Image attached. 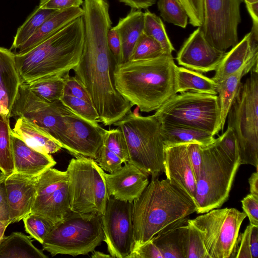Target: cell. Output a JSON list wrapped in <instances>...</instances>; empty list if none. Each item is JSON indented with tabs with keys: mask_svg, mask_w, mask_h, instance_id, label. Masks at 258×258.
<instances>
[{
	"mask_svg": "<svg viewBox=\"0 0 258 258\" xmlns=\"http://www.w3.org/2000/svg\"><path fill=\"white\" fill-rule=\"evenodd\" d=\"M127 258H163L162 253L152 239L137 248Z\"/></svg>",
	"mask_w": 258,
	"mask_h": 258,
	"instance_id": "obj_48",
	"label": "cell"
},
{
	"mask_svg": "<svg viewBox=\"0 0 258 258\" xmlns=\"http://www.w3.org/2000/svg\"><path fill=\"white\" fill-rule=\"evenodd\" d=\"M144 27V13L132 9L124 18H120L113 27L121 40L123 62L129 60Z\"/></svg>",
	"mask_w": 258,
	"mask_h": 258,
	"instance_id": "obj_25",
	"label": "cell"
},
{
	"mask_svg": "<svg viewBox=\"0 0 258 258\" xmlns=\"http://www.w3.org/2000/svg\"><path fill=\"white\" fill-rule=\"evenodd\" d=\"M246 215L235 208L213 209L187 221L200 233L210 258L233 257Z\"/></svg>",
	"mask_w": 258,
	"mask_h": 258,
	"instance_id": "obj_11",
	"label": "cell"
},
{
	"mask_svg": "<svg viewBox=\"0 0 258 258\" xmlns=\"http://www.w3.org/2000/svg\"><path fill=\"white\" fill-rule=\"evenodd\" d=\"M163 54L165 53L161 45L143 32L134 48L129 60L150 59Z\"/></svg>",
	"mask_w": 258,
	"mask_h": 258,
	"instance_id": "obj_37",
	"label": "cell"
},
{
	"mask_svg": "<svg viewBox=\"0 0 258 258\" xmlns=\"http://www.w3.org/2000/svg\"><path fill=\"white\" fill-rule=\"evenodd\" d=\"M0 113H5L9 114L5 110H4L1 106H0Z\"/></svg>",
	"mask_w": 258,
	"mask_h": 258,
	"instance_id": "obj_60",
	"label": "cell"
},
{
	"mask_svg": "<svg viewBox=\"0 0 258 258\" xmlns=\"http://www.w3.org/2000/svg\"><path fill=\"white\" fill-rule=\"evenodd\" d=\"M155 115L160 122L197 128L214 136L222 132L217 95L193 91L176 94L156 110Z\"/></svg>",
	"mask_w": 258,
	"mask_h": 258,
	"instance_id": "obj_9",
	"label": "cell"
},
{
	"mask_svg": "<svg viewBox=\"0 0 258 258\" xmlns=\"http://www.w3.org/2000/svg\"><path fill=\"white\" fill-rule=\"evenodd\" d=\"M133 203L132 251L157 235L185 224L187 217L197 211L193 201L167 178H152Z\"/></svg>",
	"mask_w": 258,
	"mask_h": 258,
	"instance_id": "obj_2",
	"label": "cell"
},
{
	"mask_svg": "<svg viewBox=\"0 0 258 258\" xmlns=\"http://www.w3.org/2000/svg\"><path fill=\"white\" fill-rule=\"evenodd\" d=\"M186 228V223L162 232L151 239L163 258H185Z\"/></svg>",
	"mask_w": 258,
	"mask_h": 258,
	"instance_id": "obj_30",
	"label": "cell"
},
{
	"mask_svg": "<svg viewBox=\"0 0 258 258\" xmlns=\"http://www.w3.org/2000/svg\"><path fill=\"white\" fill-rule=\"evenodd\" d=\"M70 212L67 171L52 167L47 169L38 176L36 194L31 213L55 224L62 220Z\"/></svg>",
	"mask_w": 258,
	"mask_h": 258,
	"instance_id": "obj_14",
	"label": "cell"
},
{
	"mask_svg": "<svg viewBox=\"0 0 258 258\" xmlns=\"http://www.w3.org/2000/svg\"><path fill=\"white\" fill-rule=\"evenodd\" d=\"M7 176L0 170V183L4 181Z\"/></svg>",
	"mask_w": 258,
	"mask_h": 258,
	"instance_id": "obj_58",
	"label": "cell"
},
{
	"mask_svg": "<svg viewBox=\"0 0 258 258\" xmlns=\"http://www.w3.org/2000/svg\"><path fill=\"white\" fill-rule=\"evenodd\" d=\"M245 3H253L255 2H258V0H242Z\"/></svg>",
	"mask_w": 258,
	"mask_h": 258,
	"instance_id": "obj_59",
	"label": "cell"
},
{
	"mask_svg": "<svg viewBox=\"0 0 258 258\" xmlns=\"http://www.w3.org/2000/svg\"><path fill=\"white\" fill-rule=\"evenodd\" d=\"M64 76H51L26 83L37 96L49 102L60 100L63 95Z\"/></svg>",
	"mask_w": 258,
	"mask_h": 258,
	"instance_id": "obj_33",
	"label": "cell"
},
{
	"mask_svg": "<svg viewBox=\"0 0 258 258\" xmlns=\"http://www.w3.org/2000/svg\"><path fill=\"white\" fill-rule=\"evenodd\" d=\"M12 145L16 172L38 176L47 169L53 167L56 163L50 154L32 149L13 135Z\"/></svg>",
	"mask_w": 258,
	"mask_h": 258,
	"instance_id": "obj_21",
	"label": "cell"
},
{
	"mask_svg": "<svg viewBox=\"0 0 258 258\" xmlns=\"http://www.w3.org/2000/svg\"><path fill=\"white\" fill-rule=\"evenodd\" d=\"M203 161L196 180L195 204L198 214H204L222 207L230 191L240 165L234 162L214 142L202 146Z\"/></svg>",
	"mask_w": 258,
	"mask_h": 258,
	"instance_id": "obj_6",
	"label": "cell"
},
{
	"mask_svg": "<svg viewBox=\"0 0 258 258\" xmlns=\"http://www.w3.org/2000/svg\"><path fill=\"white\" fill-rule=\"evenodd\" d=\"M57 11L37 6L23 24L17 29L10 50H18L42 24Z\"/></svg>",
	"mask_w": 258,
	"mask_h": 258,
	"instance_id": "obj_31",
	"label": "cell"
},
{
	"mask_svg": "<svg viewBox=\"0 0 258 258\" xmlns=\"http://www.w3.org/2000/svg\"><path fill=\"white\" fill-rule=\"evenodd\" d=\"M184 253L185 258H210L200 233L187 220L184 235Z\"/></svg>",
	"mask_w": 258,
	"mask_h": 258,
	"instance_id": "obj_36",
	"label": "cell"
},
{
	"mask_svg": "<svg viewBox=\"0 0 258 258\" xmlns=\"http://www.w3.org/2000/svg\"><path fill=\"white\" fill-rule=\"evenodd\" d=\"M22 84L15 61V54L0 47V106L10 115Z\"/></svg>",
	"mask_w": 258,
	"mask_h": 258,
	"instance_id": "obj_22",
	"label": "cell"
},
{
	"mask_svg": "<svg viewBox=\"0 0 258 258\" xmlns=\"http://www.w3.org/2000/svg\"><path fill=\"white\" fill-rule=\"evenodd\" d=\"M188 15L189 23L200 27L204 22L203 0H178Z\"/></svg>",
	"mask_w": 258,
	"mask_h": 258,
	"instance_id": "obj_43",
	"label": "cell"
},
{
	"mask_svg": "<svg viewBox=\"0 0 258 258\" xmlns=\"http://www.w3.org/2000/svg\"><path fill=\"white\" fill-rule=\"evenodd\" d=\"M84 42L75 77L88 93L99 116V121L110 126L133 107L116 90L112 78V55L107 34L111 28L107 0H84Z\"/></svg>",
	"mask_w": 258,
	"mask_h": 258,
	"instance_id": "obj_1",
	"label": "cell"
},
{
	"mask_svg": "<svg viewBox=\"0 0 258 258\" xmlns=\"http://www.w3.org/2000/svg\"><path fill=\"white\" fill-rule=\"evenodd\" d=\"M108 47L112 55L114 64L123 62L122 44L119 36L113 27L110 28L107 34Z\"/></svg>",
	"mask_w": 258,
	"mask_h": 258,
	"instance_id": "obj_45",
	"label": "cell"
},
{
	"mask_svg": "<svg viewBox=\"0 0 258 258\" xmlns=\"http://www.w3.org/2000/svg\"><path fill=\"white\" fill-rule=\"evenodd\" d=\"M106 130L86 120L68 107L62 116L57 141L76 157L97 159Z\"/></svg>",
	"mask_w": 258,
	"mask_h": 258,
	"instance_id": "obj_13",
	"label": "cell"
},
{
	"mask_svg": "<svg viewBox=\"0 0 258 258\" xmlns=\"http://www.w3.org/2000/svg\"><path fill=\"white\" fill-rule=\"evenodd\" d=\"M83 2V0H41L38 6L42 9L60 11L80 7Z\"/></svg>",
	"mask_w": 258,
	"mask_h": 258,
	"instance_id": "obj_50",
	"label": "cell"
},
{
	"mask_svg": "<svg viewBox=\"0 0 258 258\" xmlns=\"http://www.w3.org/2000/svg\"><path fill=\"white\" fill-rule=\"evenodd\" d=\"M250 242L251 258H258V226L251 225Z\"/></svg>",
	"mask_w": 258,
	"mask_h": 258,
	"instance_id": "obj_53",
	"label": "cell"
},
{
	"mask_svg": "<svg viewBox=\"0 0 258 258\" xmlns=\"http://www.w3.org/2000/svg\"><path fill=\"white\" fill-rule=\"evenodd\" d=\"M148 176L135 165L125 163L118 170L105 173L108 194L117 200L133 202L148 185Z\"/></svg>",
	"mask_w": 258,
	"mask_h": 258,
	"instance_id": "obj_19",
	"label": "cell"
},
{
	"mask_svg": "<svg viewBox=\"0 0 258 258\" xmlns=\"http://www.w3.org/2000/svg\"><path fill=\"white\" fill-rule=\"evenodd\" d=\"M22 220L26 232L41 244L54 225L47 219L33 213Z\"/></svg>",
	"mask_w": 258,
	"mask_h": 258,
	"instance_id": "obj_38",
	"label": "cell"
},
{
	"mask_svg": "<svg viewBox=\"0 0 258 258\" xmlns=\"http://www.w3.org/2000/svg\"><path fill=\"white\" fill-rule=\"evenodd\" d=\"M0 221L11 222L4 181L0 183Z\"/></svg>",
	"mask_w": 258,
	"mask_h": 258,
	"instance_id": "obj_51",
	"label": "cell"
},
{
	"mask_svg": "<svg viewBox=\"0 0 258 258\" xmlns=\"http://www.w3.org/2000/svg\"><path fill=\"white\" fill-rule=\"evenodd\" d=\"M251 225L247 226L244 231L238 237L235 255L236 258H251L250 252V232Z\"/></svg>",
	"mask_w": 258,
	"mask_h": 258,
	"instance_id": "obj_49",
	"label": "cell"
},
{
	"mask_svg": "<svg viewBox=\"0 0 258 258\" xmlns=\"http://www.w3.org/2000/svg\"><path fill=\"white\" fill-rule=\"evenodd\" d=\"M12 134L29 147L41 153L53 154L62 148L50 135L24 117L17 118Z\"/></svg>",
	"mask_w": 258,
	"mask_h": 258,
	"instance_id": "obj_23",
	"label": "cell"
},
{
	"mask_svg": "<svg viewBox=\"0 0 258 258\" xmlns=\"http://www.w3.org/2000/svg\"><path fill=\"white\" fill-rule=\"evenodd\" d=\"M64 80L63 95L81 98L92 104L88 93L74 76L68 74L64 76Z\"/></svg>",
	"mask_w": 258,
	"mask_h": 258,
	"instance_id": "obj_44",
	"label": "cell"
},
{
	"mask_svg": "<svg viewBox=\"0 0 258 258\" xmlns=\"http://www.w3.org/2000/svg\"><path fill=\"white\" fill-rule=\"evenodd\" d=\"M103 145L118 156L123 163L129 161V154L126 142L122 132L119 127L105 131Z\"/></svg>",
	"mask_w": 258,
	"mask_h": 258,
	"instance_id": "obj_39",
	"label": "cell"
},
{
	"mask_svg": "<svg viewBox=\"0 0 258 258\" xmlns=\"http://www.w3.org/2000/svg\"><path fill=\"white\" fill-rule=\"evenodd\" d=\"M113 125L122 132L128 148L129 161L138 168L158 177L163 172L164 145L161 122L154 114L141 116L130 111Z\"/></svg>",
	"mask_w": 258,
	"mask_h": 258,
	"instance_id": "obj_5",
	"label": "cell"
},
{
	"mask_svg": "<svg viewBox=\"0 0 258 258\" xmlns=\"http://www.w3.org/2000/svg\"><path fill=\"white\" fill-rule=\"evenodd\" d=\"M33 244L30 237L13 232L0 240V258H47Z\"/></svg>",
	"mask_w": 258,
	"mask_h": 258,
	"instance_id": "obj_28",
	"label": "cell"
},
{
	"mask_svg": "<svg viewBox=\"0 0 258 258\" xmlns=\"http://www.w3.org/2000/svg\"><path fill=\"white\" fill-rule=\"evenodd\" d=\"M258 65L240 86L228 113V126L231 127L238 143L240 164L258 167Z\"/></svg>",
	"mask_w": 258,
	"mask_h": 258,
	"instance_id": "obj_8",
	"label": "cell"
},
{
	"mask_svg": "<svg viewBox=\"0 0 258 258\" xmlns=\"http://www.w3.org/2000/svg\"><path fill=\"white\" fill-rule=\"evenodd\" d=\"M60 101L81 117L92 122H99L98 113L92 104L82 99L68 95H63Z\"/></svg>",
	"mask_w": 258,
	"mask_h": 258,
	"instance_id": "obj_40",
	"label": "cell"
},
{
	"mask_svg": "<svg viewBox=\"0 0 258 258\" xmlns=\"http://www.w3.org/2000/svg\"><path fill=\"white\" fill-rule=\"evenodd\" d=\"M94 252L91 255L92 258H108L112 257L109 254H105L99 251H93Z\"/></svg>",
	"mask_w": 258,
	"mask_h": 258,
	"instance_id": "obj_57",
	"label": "cell"
},
{
	"mask_svg": "<svg viewBox=\"0 0 258 258\" xmlns=\"http://www.w3.org/2000/svg\"><path fill=\"white\" fill-rule=\"evenodd\" d=\"M103 239L101 215L71 211L53 226L42 244L52 256H75L93 252Z\"/></svg>",
	"mask_w": 258,
	"mask_h": 258,
	"instance_id": "obj_7",
	"label": "cell"
},
{
	"mask_svg": "<svg viewBox=\"0 0 258 258\" xmlns=\"http://www.w3.org/2000/svg\"><path fill=\"white\" fill-rule=\"evenodd\" d=\"M10 224L11 222L10 221H0V240L5 236L6 229Z\"/></svg>",
	"mask_w": 258,
	"mask_h": 258,
	"instance_id": "obj_56",
	"label": "cell"
},
{
	"mask_svg": "<svg viewBox=\"0 0 258 258\" xmlns=\"http://www.w3.org/2000/svg\"><path fill=\"white\" fill-rule=\"evenodd\" d=\"M160 133L164 146L190 143L206 146L215 140V136L206 131L165 122H161Z\"/></svg>",
	"mask_w": 258,
	"mask_h": 258,
	"instance_id": "obj_26",
	"label": "cell"
},
{
	"mask_svg": "<svg viewBox=\"0 0 258 258\" xmlns=\"http://www.w3.org/2000/svg\"><path fill=\"white\" fill-rule=\"evenodd\" d=\"M100 167L109 173L113 172L122 166L123 161L116 154L102 145L95 159Z\"/></svg>",
	"mask_w": 258,
	"mask_h": 258,
	"instance_id": "obj_42",
	"label": "cell"
},
{
	"mask_svg": "<svg viewBox=\"0 0 258 258\" xmlns=\"http://www.w3.org/2000/svg\"><path fill=\"white\" fill-rule=\"evenodd\" d=\"M83 16L74 20L28 51L15 54L22 83L69 74L78 64L84 42Z\"/></svg>",
	"mask_w": 258,
	"mask_h": 258,
	"instance_id": "obj_4",
	"label": "cell"
},
{
	"mask_svg": "<svg viewBox=\"0 0 258 258\" xmlns=\"http://www.w3.org/2000/svg\"><path fill=\"white\" fill-rule=\"evenodd\" d=\"M258 63V56L241 67L238 71L218 84L217 94L221 112L222 130L223 131L229 110L238 94L243 77Z\"/></svg>",
	"mask_w": 258,
	"mask_h": 258,
	"instance_id": "obj_27",
	"label": "cell"
},
{
	"mask_svg": "<svg viewBox=\"0 0 258 258\" xmlns=\"http://www.w3.org/2000/svg\"><path fill=\"white\" fill-rule=\"evenodd\" d=\"M158 9L166 22L185 28L188 23V15L178 0H158Z\"/></svg>",
	"mask_w": 258,
	"mask_h": 258,
	"instance_id": "obj_35",
	"label": "cell"
},
{
	"mask_svg": "<svg viewBox=\"0 0 258 258\" xmlns=\"http://www.w3.org/2000/svg\"><path fill=\"white\" fill-rule=\"evenodd\" d=\"M187 152L189 162L196 179L199 177L203 161L202 146L195 143H187Z\"/></svg>",
	"mask_w": 258,
	"mask_h": 258,
	"instance_id": "obj_47",
	"label": "cell"
},
{
	"mask_svg": "<svg viewBox=\"0 0 258 258\" xmlns=\"http://www.w3.org/2000/svg\"><path fill=\"white\" fill-rule=\"evenodd\" d=\"M226 52L211 45L205 39L200 27L184 41L177 54L178 63L201 73L215 71Z\"/></svg>",
	"mask_w": 258,
	"mask_h": 258,
	"instance_id": "obj_16",
	"label": "cell"
},
{
	"mask_svg": "<svg viewBox=\"0 0 258 258\" xmlns=\"http://www.w3.org/2000/svg\"><path fill=\"white\" fill-rule=\"evenodd\" d=\"M66 171L71 211L103 215L110 196L105 173L95 159L85 157L73 158Z\"/></svg>",
	"mask_w": 258,
	"mask_h": 258,
	"instance_id": "obj_10",
	"label": "cell"
},
{
	"mask_svg": "<svg viewBox=\"0 0 258 258\" xmlns=\"http://www.w3.org/2000/svg\"><path fill=\"white\" fill-rule=\"evenodd\" d=\"M83 13V10L80 7L57 11L20 46L16 53L23 54L28 51L74 20L82 16Z\"/></svg>",
	"mask_w": 258,
	"mask_h": 258,
	"instance_id": "obj_24",
	"label": "cell"
},
{
	"mask_svg": "<svg viewBox=\"0 0 258 258\" xmlns=\"http://www.w3.org/2000/svg\"><path fill=\"white\" fill-rule=\"evenodd\" d=\"M248 183L250 187V194L258 197V172L252 173L248 179Z\"/></svg>",
	"mask_w": 258,
	"mask_h": 258,
	"instance_id": "obj_54",
	"label": "cell"
},
{
	"mask_svg": "<svg viewBox=\"0 0 258 258\" xmlns=\"http://www.w3.org/2000/svg\"><path fill=\"white\" fill-rule=\"evenodd\" d=\"M37 179L38 176L15 172L5 179L11 224L19 222L31 213L36 194Z\"/></svg>",
	"mask_w": 258,
	"mask_h": 258,
	"instance_id": "obj_17",
	"label": "cell"
},
{
	"mask_svg": "<svg viewBox=\"0 0 258 258\" xmlns=\"http://www.w3.org/2000/svg\"><path fill=\"white\" fill-rule=\"evenodd\" d=\"M258 56V23L252 22L249 33L225 52L212 79L217 84Z\"/></svg>",
	"mask_w": 258,
	"mask_h": 258,
	"instance_id": "obj_20",
	"label": "cell"
},
{
	"mask_svg": "<svg viewBox=\"0 0 258 258\" xmlns=\"http://www.w3.org/2000/svg\"><path fill=\"white\" fill-rule=\"evenodd\" d=\"M242 0H203L204 22L200 27L206 40L226 52L238 43Z\"/></svg>",
	"mask_w": 258,
	"mask_h": 258,
	"instance_id": "obj_12",
	"label": "cell"
},
{
	"mask_svg": "<svg viewBox=\"0 0 258 258\" xmlns=\"http://www.w3.org/2000/svg\"><path fill=\"white\" fill-rule=\"evenodd\" d=\"M132 9H146L155 4L156 0H118Z\"/></svg>",
	"mask_w": 258,
	"mask_h": 258,
	"instance_id": "obj_52",
	"label": "cell"
},
{
	"mask_svg": "<svg viewBox=\"0 0 258 258\" xmlns=\"http://www.w3.org/2000/svg\"><path fill=\"white\" fill-rule=\"evenodd\" d=\"M245 3L247 10L252 18V21L258 22V2Z\"/></svg>",
	"mask_w": 258,
	"mask_h": 258,
	"instance_id": "obj_55",
	"label": "cell"
},
{
	"mask_svg": "<svg viewBox=\"0 0 258 258\" xmlns=\"http://www.w3.org/2000/svg\"><path fill=\"white\" fill-rule=\"evenodd\" d=\"M187 143L165 146L163 172L166 178L195 203L196 179L187 152Z\"/></svg>",
	"mask_w": 258,
	"mask_h": 258,
	"instance_id": "obj_18",
	"label": "cell"
},
{
	"mask_svg": "<svg viewBox=\"0 0 258 258\" xmlns=\"http://www.w3.org/2000/svg\"><path fill=\"white\" fill-rule=\"evenodd\" d=\"M175 84L177 93L189 90L202 93L217 95L218 84L212 78L184 67L176 66Z\"/></svg>",
	"mask_w": 258,
	"mask_h": 258,
	"instance_id": "obj_29",
	"label": "cell"
},
{
	"mask_svg": "<svg viewBox=\"0 0 258 258\" xmlns=\"http://www.w3.org/2000/svg\"><path fill=\"white\" fill-rule=\"evenodd\" d=\"M241 202L244 213L248 218L250 224L258 226V197L249 194Z\"/></svg>",
	"mask_w": 258,
	"mask_h": 258,
	"instance_id": "obj_46",
	"label": "cell"
},
{
	"mask_svg": "<svg viewBox=\"0 0 258 258\" xmlns=\"http://www.w3.org/2000/svg\"><path fill=\"white\" fill-rule=\"evenodd\" d=\"M133 202L110 197L101 215L104 241L113 258H127L134 244Z\"/></svg>",
	"mask_w": 258,
	"mask_h": 258,
	"instance_id": "obj_15",
	"label": "cell"
},
{
	"mask_svg": "<svg viewBox=\"0 0 258 258\" xmlns=\"http://www.w3.org/2000/svg\"><path fill=\"white\" fill-rule=\"evenodd\" d=\"M176 65L172 55L114 64L112 78L116 90L141 112L159 109L177 94Z\"/></svg>",
	"mask_w": 258,
	"mask_h": 258,
	"instance_id": "obj_3",
	"label": "cell"
},
{
	"mask_svg": "<svg viewBox=\"0 0 258 258\" xmlns=\"http://www.w3.org/2000/svg\"><path fill=\"white\" fill-rule=\"evenodd\" d=\"M10 118L0 113V170L7 176L15 172Z\"/></svg>",
	"mask_w": 258,
	"mask_h": 258,
	"instance_id": "obj_32",
	"label": "cell"
},
{
	"mask_svg": "<svg viewBox=\"0 0 258 258\" xmlns=\"http://www.w3.org/2000/svg\"><path fill=\"white\" fill-rule=\"evenodd\" d=\"M215 142L232 161H240L238 143L231 127L228 126L225 132L215 139Z\"/></svg>",
	"mask_w": 258,
	"mask_h": 258,
	"instance_id": "obj_41",
	"label": "cell"
},
{
	"mask_svg": "<svg viewBox=\"0 0 258 258\" xmlns=\"http://www.w3.org/2000/svg\"><path fill=\"white\" fill-rule=\"evenodd\" d=\"M144 33L156 40L166 54L172 55L175 50L161 19L149 10L144 13Z\"/></svg>",
	"mask_w": 258,
	"mask_h": 258,
	"instance_id": "obj_34",
	"label": "cell"
}]
</instances>
